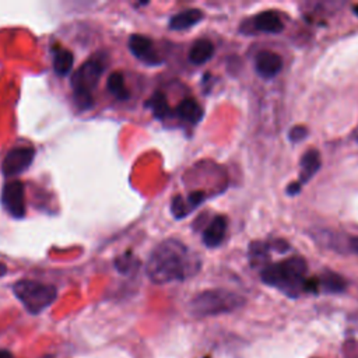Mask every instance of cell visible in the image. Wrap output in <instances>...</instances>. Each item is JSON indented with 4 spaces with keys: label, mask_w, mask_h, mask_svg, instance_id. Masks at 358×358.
Returning a JSON list of instances; mask_svg holds the SVG:
<instances>
[{
    "label": "cell",
    "mask_w": 358,
    "mask_h": 358,
    "mask_svg": "<svg viewBox=\"0 0 358 358\" xmlns=\"http://www.w3.org/2000/svg\"><path fill=\"white\" fill-rule=\"evenodd\" d=\"M175 115L185 123L189 124H197L203 116H204V110L201 108V105L193 99V98H185L183 101H180V103L176 106L175 109Z\"/></svg>",
    "instance_id": "5bb4252c"
},
{
    "label": "cell",
    "mask_w": 358,
    "mask_h": 358,
    "mask_svg": "<svg viewBox=\"0 0 358 358\" xmlns=\"http://www.w3.org/2000/svg\"><path fill=\"white\" fill-rule=\"evenodd\" d=\"M317 278V289H322L329 294H338L347 288L345 280L333 271H324Z\"/></svg>",
    "instance_id": "e0dca14e"
},
{
    "label": "cell",
    "mask_w": 358,
    "mask_h": 358,
    "mask_svg": "<svg viewBox=\"0 0 358 358\" xmlns=\"http://www.w3.org/2000/svg\"><path fill=\"white\" fill-rule=\"evenodd\" d=\"M308 264L303 257L294 256L267 264L260 271L262 281L280 289L289 298H296L305 291Z\"/></svg>",
    "instance_id": "7a4b0ae2"
},
{
    "label": "cell",
    "mask_w": 358,
    "mask_h": 358,
    "mask_svg": "<svg viewBox=\"0 0 358 358\" xmlns=\"http://www.w3.org/2000/svg\"><path fill=\"white\" fill-rule=\"evenodd\" d=\"M35 157V150L29 145H20L11 148L1 161V173L7 178L17 176L27 171Z\"/></svg>",
    "instance_id": "8992f818"
},
{
    "label": "cell",
    "mask_w": 358,
    "mask_h": 358,
    "mask_svg": "<svg viewBox=\"0 0 358 358\" xmlns=\"http://www.w3.org/2000/svg\"><path fill=\"white\" fill-rule=\"evenodd\" d=\"M15 298L32 315H38L49 308L57 298L55 285L34 280H20L13 285Z\"/></svg>",
    "instance_id": "5b68a950"
},
{
    "label": "cell",
    "mask_w": 358,
    "mask_h": 358,
    "mask_svg": "<svg viewBox=\"0 0 358 358\" xmlns=\"http://www.w3.org/2000/svg\"><path fill=\"white\" fill-rule=\"evenodd\" d=\"M6 273H7V267H6V264L0 263V277H3Z\"/></svg>",
    "instance_id": "d4e9b609"
},
{
    "label": "cell",
    "mask_w": 358,
    "mask_h": 358,
    "mask_svg": "<svg viewBox=\"0 0 358 358\" xmlns=\"http://www.w3.org/2000/svg\"><path fill=\"white\" fill-rule=\"evenodd\" d=\"M106 88L119 101H126L130 96V92L124 84V77L120 71H113L108 76Z\"/></svg>",
    "instance_id": "d6986e66"
},
{
    "label": "cell",
    "mask_w": 358,
    "mask_h": 358,
    "mask_svg": "<svg viewBox=\"0 0 358 358\" xmlns=\"http://www.w3.org/2000/svg\"><path fill=\"white\" fill-rule=\"evenodd\" d=\"M53 70L57 76H66L70 73L73 63H74V56L70 50L62 46H55L53 48Z\"/></svg>",
    "instance_id": "ac0fdd59"
},
{
    "label": "cell",
    "mask_w": 358,
    "mask_h": 358,
    "mask_svg": "<svg viewBox=\"0 0 358 358\" xmlns=\"http://www.w3.org/2000/svg\"><path fill=\"white\" fill-rule=\"evenodd\" d=\"M204 199H206V194L203 192H193L187 197L178 194L172 199L171 211L178 220L183 218L189 215L196 207H199Z\"/></svg>",
    "instance_id": "4fadbf2b"
},
{
    "label": "cell",
    "mask_w": 358,
    "mask_h": 358,
    "mask_svg": "<svg viewBox=\"0 0 358 358\" xmlns=\"http://www.w3.org/2000/svg\"><path fill=\"white\" fill-rule=\"evenodd\" d=\"M248 25L252 27L253 31L266 32V34H280L284 29V24L280 15L273 10H266L255 15Z\"/></svg>",
    "instance_id": "30bf717a"
},
{
    "label": "cell",
    "mask_w": 358,
    "mask_h": 358,
    "mask_svg": "<svg viewBox=\"0 0 358 358\" xmlns=\"http://www.w3.org/2000/svg\"><path fill=\"white\" fill-rule=\"evenodd\" d=\"M228 228V220L225 215H215L204 228L201 241L207 248H217L222 243Z\"/></svg>",
    "instance_id": "8fae6325"
},
{
    "label": "cell",
    "mask_w": 358,
    "mask_h": 358,
    "mask_svg": "<svg viewBox=\"0 0 358 358\" xmlns=\"http://www.w3.org/2000/svg\"><path fill=\"white\" fill-rule=\"evenodd\" d=\"M103 70L105 63L98 57H91L73 73V101L80 110H88L94 106V91Z\"/></svg>",
    "instance_id": "3957f363"
},
{
    "label": "cell",
    "mask_w": 358,
    "mask_h": 358,
    "mask_svg": "<svg viewBox=\"0 0 358 358\" xmlns=\"http://www.w3.org/2000/svg\"><path fill=\"white\" fill-rule=\"evenodd\" d=\"M1 204L4 210L14 218H22L25 215L24 183L21 180L14 179L3 186Z\"/></svg>",
    "instance_id": "52a82bcc"
},
{
    "label": "cell",
    "mask_w": 358,
    "mask_h": 358,
    "mask_svg": "<svg viewBox=\"0 0 358 358\" xmlns=\"http://www.w3.org/2000/svg\"><path fill=\"white\" fill-rule=\"evenodd\" d=\"M245 305V298L228 289H206L189 303L192 315L197 317L229 313Z\"/></svg>",
    "instance_id": "277c9868"
},
{
    "label": "cell",
    "mask_w": 358,
    "mask_h": 358,
    "mask_svg": "<svg viewBox=\"0 0 358 358\" xmlns=\"http://www.w3.org/2000/svg\"><path fill=\"white\" fill-rule=\"evenodd\" d=\"M129 49L136 59L148 66H158L162 63V57L157 53L154 43L148 36L133 34L129 38Z\"/></svg>",
    "instance_id": "ba28073f"
},
{
    "label": "cell",
    "mask_w": 358,
    "mask_h": 358,
    "mask_svg": "<svg viewBox=\"0 0 358 358\" xmlns=\"http://www.w3.org/2000/svg\"><path fill=\"white\" fill-rule=\"evenodd\" d=\"M256 73L263 78H274L282 69V57L273 50L263 49L255 56Z\"/></svg>",
    "instance_id": "9c48e42d"
},
{
    "label": "cell",
    "mask_w": 358,
    "mask_h": 358,
    "mask_svg": "<svg viewBox=\"0 0 358 358\" xmlns=\"http://www.w3.org/2000/svg\"><path fill=\"white\" fill-rule=\"evenodd\" d=\"M348 249L354 253H358V236H354V238H350L348 239Z\"/></svg>",
    "instance_id": "603a6c76"
},
{
    "label": "cell",
    "mask_w": 358,
    "mask_h": 358,
    "mask_svg": "<svg viewBox=\"0 0 358 358\" xmlns=\"http://www.w3.org/2000/svg\"><path fill=\"white\" fill-rule=\"evenodd\" d=\"M199 256L175 238L162 241L150 253L145 266L147 277L155 284L185 281L200 270Z\"/></svg>",
    "instance_id": "6da1fadb"
},
{
    "label": "cell",
    "mask_w": 358,
    "mask_h": 358,
    "mask_svg": "<svg viewBox=\"0 0 358 358\" xmlns=\"http://www.w3.org/2000/svg\"><path fill=\"white\" fill-rule=\"evenodd\" d=\"M148 106L152 110V115L159 119L165 120L166 117L172 116V110L169 108V103L166 101V96L162 92H155L150 99H148Z\"/></svg>",
    "instance_id": "ffe728a7"
},
{
    "label": "cell",
    "mask_w": 358,
    "mask_h": 358,
    "mask_svg": "<svg viewBox=\"0 0 358 358\" xmlns=\"http://www.w3.org/2000/svg\"><path fill=\"white\" fill-rule=\"evenodd\" d=\"M320 165H322V158H320V152L316 148H310V150L305 151L303 155L301 157V161H299L301 171H299V176H298L296 183L301 187L305 183H308L312 179V176L319 171Z\"/></svg>",
    "instance_id": "7c38bea8"
},
{
    "label": "cell",
    "mask_w": 358,
    "mask_h": 358,
    "mask_svg": "<svg viewBox=\"0 0 358 358\" xmlns=\"http://www.w3.org/2000/svg\"><path fill=\"white\" fill-rule=\"evenodd\" d=\"M214 55V45L210 39H206V38H201V39H197L190 50H189V60L190 63L196 64V66H200V64H204L207 63Z\"/></svg>",
    "instance_id": "2e32d148"
},
{
    "label": "cell",
    "mask_w": 358,
    "mask_h": 358,
    "mask_svg": "<svg viewBox=\"0 0 358 358\" xmlns=\"http://www.w3.org/2000/svg\"><path fill=\"white\" fill-rule=\"evenodd\" d=\"M204 18V14L199 8H187L175 14L169 20V28L173 31H183L194 27Z\"/></svg>",
    "instance_id": "9a60e30c"
},
{
    "label": "cell",
    "mask_w": 358,
    "mask_h": 358,
    "mask_svg": "<svg viewBox=\"0 0 358 358\" xmlns=\"http://www.w3.org/2000/svg\"><path fill=\"white\" fill-rule=\"evenodd\" d=\"M306 136H308V129H306L305 126H302V124L294 126V127L289 130V133H288V137H289V140H291L292 143H299V141H302Z\"/></svg>",
    "instance_id": "7402d4cb"
},
{
    "label": "cell",
    "mask_w": 358,
    "mask_h": 358,
    "mask_svg": "<svg viewBox=\"0 0 358 358\" xmlns=\"http://www.w3.org/2000/svg\"><path fill=\"white\" fill-rule=\"evenodd\" d=\"M137 260L134 259V256H130L129 253L124 255V256H119L116 260H115V266H116V270H119L120 273L123 274H129L131 270H134L137 267Z\"/></svg>",
    "instance_id": "44dd1931"
},
{
    "label": "cell",
    "mask_w": 358,
    "mask_h": 358,
    "mask_svg": "<svg viewBox=\"0 0 358 358\" xmlns=\"http://www.w3.org/2000/svg\"><path fill=\"white\" fill-rule=\"evenodd\" d=\"M354 138H355V141L358 143V127H357V130H355V133H354Z\"/></svg>",
    "instance_id": "484cf974"
},
{
    "label": "cell",
    "mask_w": 358,
    "mask_h": 358,
    "mask_svg": "<svg viewBox=\"0 0 358 358\" xmlns=\"http://www.w3.org/2000/svg\"><path fill=\"white\" fill-rule=\"evenodd\" d=\"M0 358H13V355L7 350H0Z\"/></svg>",
    "instance_id": "cb8c5ba5"
},
{
    "label": "cell",
    "mask_w": 358,
    "mask_h": 358,
    "mask_svg": "<svg viewBox=\"0 0 358 358\" xmlns=\"http://www.w3.org/2000/svg\"><path fill=\"white\" fill-rule=\"evenodd\" d=\"M354 13L358 15V4H355V6H354Z\"/></svg>",
    "instance_id": "4316f807"
}]
</instances>
